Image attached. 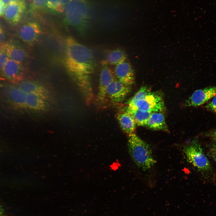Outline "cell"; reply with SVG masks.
<instances>
[{
  "label": "cell",
  "mask_w": 216,
  "mask_h": 216,
  "mask_svg": "<svg viewBox=\"0 0 216 216\" xmlns=\"http://www.w3.org/2000/svg\"><path fill=\"white\" fill-rule=\"evenodd\" d=\"M114 72L116 79L122 83L131 86L134 83V70L127 59L116 65Z\"/></svg>",
  "instance_id": "obj_11"
},
{
  "label": "cell",
  "mask_w": 216,
  "mask_h": 216,
  "mask_svg": "<svg viewBox=\"0 0 216 216\" xmlns=\"http://www.w3.org/2000/svg\"><path fill=\"white\" fill-rule=\"evenodd\" d=\"M0 216H7L5 213L4 209L0 205Z\"/></svg>",
  "instance_id": "obj_29"
},
{
  "label": "cell",
  "mask_w": 216,
  "mask_h": 216,
  "mask_svg": "<svg viewBox=\"0 0 216 216\" xmlns=\"http://www.w3.org/2000/svg\"><path fill=\"white\" fill-rule=\"evenodd\" d=\"M100 72L97 99L103 102L106 97V90L109 85L116 80L114 71L107 65H102Z\"/></svg>",
  "instance_id": "obj_7"
},
{
  "label": "cell",
  "mask_w": 216,
  "mask_h": 216,
  "mask_svg": "<svg viewBox=\"0 0 216 216\" xmlns=\"http://www.w3.org/2000/svg\"><path fill=\"white\" fill-rule=\"evenodd\" d=\"M6 7L10 3V0H2Z\"/></svg>",
  "instance_id": "obj_30"
},
{
  "label": "cell",
  "mask_w": 216,
  "mask_h": 216,
  "mask_svg": "<svg viewBox=\"0 0 216 216\" xmlns=\"http://www.w3.org/2000/svg\"><path fill=\"white\" fill-rule=\"evenodd\" d=\"M184 152L188 162L199 170L206 171L210 169L209 161L199 143L194 142L185 146Z\"/></svg>",
  "instance_id": "obj_4"
},
{
  "label": "cell",
  "mask_w": 216,
  "mask_h": 216,
  "mask_svg": "<svg viewBox=\"0 0 216 216\" xmlns=\"http://www.w3.org/2000/svg\"><path fill=\"white\" fill-rule=\"evenodd\" d=\"M130 87L116 80L111 83L108 86L106 90V96L113 102L121 103L130 93Z\"/></svg>",
  "instance_id": "obj_10"
},
{
  "label": "cell",
  "mask_w": 216,
  "mask_h": 216,
  "mask_svg": "<svg viewBox=\"0 0 216 216\" xmlns=\"http://www.w3.org/2000/svg\"><path fill=\"white\" fill-rule=\"evenodd\" d=\"M25 9V2H10L6 7L4 14V18L9 23L16 24L20 20Z\"/></svg>",
  "instance_id": "obj_12"
},
{
  "label": "cell",
  "mask_w": 216,
  "mask_h": 216,
  "mask_svg": "<svg viewBox=\"0 0 216 216\" xmlns=\"http://www.w3.org/2000/svg\"><path fill=\"white\" fill-rule=\"evenodd\" d=\"M65 43L63 62L65 68L84 88L86 95H92L90 76L95 66L92 51L71 36L67 37Z\"/></svg>",
  "instance_id": "obj_1"
},
{
  "label": "cell",
  "mask_w": 216,
  "mask_h": 216,
  "mask_svg": "<svg viewBox=\"0 0 216 216\" xmlns=\"http://www.w3.org/2000/svg\"><path fill=\"white\" fill-rule=\"evenodd\" d=\"M128 136V148L133 161L138 167L144 171L150 169L156 161L150 145L135 133Z\"/></svg>",
  "instance_id": "obj_3"
},
{
  "label": "cell",
  "mask_w": 216,
  "mask_h": 216,
  "mask_svg": "<svg viewBox=\"0 0 216 216\" xmlns=\"http://www.w3.org/2000/svg\"><path fill=\"white\" fill-rule=\"evenodd\" d=\"M2 73L4 77L14 82L22 81L25 74L22 63L9 58L5 64Z\"/></svg>",
  "instance_id": "obj_9"
},
{
  "label": "cell",
  "mask_w": 216,
  "mask_h": 216,
  "mask_svg": "<svg viewBox=\"0 0 216 216\" xmlns=\"http://www.w3.org/2000/svg\"><path fill=\"white\" fill-rule=\"evenodd\" d=\"M216 96V86H210L195 91L188 99L185 105L197 106L204 104Z\"/></svg>",
  "instance_id": "obj_8"
},
{
  "label": "cell",
  "mask_w": 216,
  "mask_h": 216,
  "mask_svg": "<svg viewBox=\"0 0 216 216\" xmlns=\"http://www.w3.org/2000/svg\"><path fill=\"white\" fill-rule=\"evenodd\" d=\"M127 56L122 49L117 48L109 51L101 62L102 65H117L127 59Z\"/></svg>",
  "instance_id": "obj_18"
},
{
  "label": "cell",
  "mask_w": 216,
  "mask_h": 216,
  "mask_svg": "<svg viewBox=\"0 0 216 216\" xmlns=\"http://www.w3.org/2000/svg\"><path fill=\"white\" fill-rule=\"evenodd\" d=\"M206 134L216 143V129L209 131Z\"/></svg>",
  "instance_id": "obj_25"
},
{
  "label": "cell",
  "mask_w": 216,
  "mask_h": 216,
  "mask_svg": "<svg viewBox=\"0 0 216 216\" xmlns=\"http://www.w3.org/2000/svg\"><path fill=\"white\" fill-rule=\"evenodd\" d=\"M46 100L43 97L37 94H27L26 108L34 110H45L48 107V104Z\"/></svg>",
  "instance_id": "obj_19"
},
{
  "label": "cell",
  "mask_w": 216,
  "mask_h": 216,
  "mask_svg": "<svg viewBox=\"0 0 216 216\" xmlns=\"http://www.w3.org/2000/svg\"><path fill=\"white\" fill-rule=\"evenodd\" d=\"M146 126L154 130L169 132L164 116L160 112H152Z\"/></svg>",
  "instance_id": "obj_17"
},
{
  "label": "cell",
  "mask_w": 216,
  "mask_h": 216,
  "mask_svg": "<svg viewBox=\"0 0 216 216\" xmlns=\"http://www.w3.org/2000/svg\"><path fill=\"white\" fill-rule=\"evenodd\" d=\"M47 1V0H32L30 4V10L37 11L45 8Z\"/></svg>",
  "instance_id": "obj_22"
},
{
  "label": "cell",
  "mask_w": 216,
  "mask_h": 216,
  "mask_svg": "<svg viewBox=\"0 0 216 216\" xmlns=\"http://www.w3.org/2000/svg\"><path fill=\"white\" fill-rule=\"evenodd\" d=\"M125 110L132 116L136 124L140 126H146L152 113L138 109H132L128 107Z\"/></svg>",
  "instance_id": "obj_20"
},
{
  "label": "cell",
  "mask_w": 216,
  "mask_h": 216,
  "mask_svg": "<svg viewBox=\"0 0 216 216\" xmlns=\"http://www.w3.org/2000/svg\"><path fill=\"white\" fill-rule=\"evenodd\" d=\"M211 100L205 107L207 109L216 113V96Z\"/></svg>",
  "instance_id": "obj_24"
},
{
  "label": "cell",
  "mask_w": 216,
  "mask_h": 216,
  "mask_svg": "<svg viewBox=\"0 0 216 216\" xmlns=\"http://www.w3.org/2000/svg\"><path fill=\"white\" fill-rule=\"evenodd\" d=\"M212 153L214 160L216 162V143H215L212 148Z\"/></svg>",
  "instance_id": "obj_27"
},
{
  "label": "cell",
  "mask_w": 216,
  "mask_h": 216,
  "mask_svg": "<svg viewBox=\"0 0 216 216\" xmlns=\"http://www.w3.org/2000/svg\"><path fill=\"white\" fill-rule=\"evenodd\" d=\"M41 32L40 26L34 22L27 23L22 25L18 31L20 38L30 46L33 45L38 40Z\"/></svg>",
  "instance_id": "obj_6"
},
{
  "label": "cell",
  "mask_w": 216,
  "mask_h": 216,
  "mask_svg": "<svg viewBox=\"0 0 216 216\" xmlns=\"http://www.w3.org/2000/svg\"><path fill=\"white\" fill-rule=\"evenodd\" d=\"M27 95L17 86H11L8 91V96L10 102L13 105L19 108H27Z\"/></svg>",
  "instance_id": "obj_16"
},
{
  "label": "cell",
  "mask_w": 216,
  "mask_h": 216,
  "mask_svg": "<svg viewBox=\"0 0 216 216\" xmlns=\"http://www.w3.org/2000/svg\"><path fill=\"white\" fill-rule=\"evenodd\" d=\"M17 87L27 94H37L46 99L49 96L48 90L41 85L35 81L22 80L19 83Z\"/></svg>",
  "instance_id": "obj_13"
},
{
  "label": "cell",
  "mask_w": 216,
  "mask_h": 216,
  "mask_svg": "<svg viewBox=\"0 0 216 216\" xmlns=\"http://www.w3.org/2000/svg\"><path fill=\"white\" fill-rule=\"evenodd\" d=\"M2 45H1L0 44V49L1 48Z\"/></svg>",
  "instance_id": "obj_32"
},
{
  "label": "cell",
  "mask_w": 216,
  "mask_h": 216,
  "mask_svg": "<svg viewBox=\"0 0 216 216\" xmlns=\"http://www.w3.org/2000/svg\"><path fill=\"white\" fill-rule=\"evenodd\" d=\"M6 7L2 0H0V16L3 15L4 14Z\"/></svg>",
  "instance_id": "obj_26"
},
{
  "label": "cell",
  "mask_w": 216,
  "mask_h": 216,
  "mask_svg": "<svg viewBox=\"0 0 216 216\" xmlns=\"http://www.w3.org/2000/svg\"><path fill=\"white\" fill-rule=\"evenodd\" d=\"M90 10L87 0H70L64 12L65 24L84 33L88 27Z\"/></svg>",
  "instance_id": "obj_2"
},
{
  "label": "cell",
  "mask_w": 216,
  "mask_h": 216,
  "mask_svg": "<svg viewBox=\"0 0 216 216\" xmlns=\"http://www.w3.org/2000/svg\"><path fill=\"white\" fill-rule=\"evenodd\" d=\"M128 107L150 112L163 111L165 105L163 95L160 92H152L137 101L133 106Z\"/></svg>",
  "instance_id": "obj_5"
},
{
  "label": "cell",
  "mask_w": 216,
  "mask_h": 216,
  "mask_svg": "<svg viewBox=\"0 0 216 216\" xmlns=\"http://www.w3.org/2000/svg\"><path fill=\"white\" fill-rule=\"evenodd\" d=\"M10 2H20L25 1V0H10Z\"/></svg>",
  "instance_id": "obj_31"
},
{
  "label": "cell",
  "mask_w": 216,
  "mask_h": 216,
  "mask_svg": "<svg viewBox=\"0 0 216 216\" xmlns=\"http://www.w3.org/2000/svg\"><path fill=\"white\" fill-rule=\"evenodd\" d=\"M8 58L4 44L2 45L0 49V73H2L4 65Z\"/></svg>",
  "instance_id": "obj_23"
},
{
  "label": "cell",
  "mask_w": 216,
  "mask_h": 216,
  "mask_svg": "<svg viewBox=\"0 0 216 216\" xmlns=\"http://www.w3.org/2000/svg\"><path fill=\"white\" fill-rule=\"evenodd\" d=\"M70 0H47L45 7L49 12L54 14L63 13Z\"/></svg>",
  "instance_id": "obj_21"
},
{
  "label": "cell",
  "mask_w": 216,
  "mask_h": 216,
  "mask_svg": "<svg viewBox=\"0 0 216 216\" xmlns=\"http://www.w3.org/2000/svg\"><path fill=\"white\" fill-rule=\"evenodd\" d=\"M116 118L124 133L128 136L134 133L136 123L132 116L125 110L118 112Z\"/></svg>",
  "instance_id": "obj_15"
},
{
  "label": "cell",
  "mask_w": 216,
  "mask_h": 216,
  "mask_svg": "<svg viewBox=\"0 0 216 216\" xmlns=\"http://www.w3.org/2000/svg\"><path fill=\"white\" fill-rule=\"evenodd\" d=\"M4 44L9 59L22 63L27 58L26 50L16 43L12 41Z\"/></svg>",
  "instance_id": "obj_14"
},
{
  "label": "cell",
  "mask_w": 216,
  "mask_h": 216,
  "mask_svg": "<svg viewBox=\"0 0 216 216\" xmlns=\"http://www.w3.org/2000/svg\"><path fill=\"white\" fill-rule=\"evenodd\" d=\"M4 32L2 28L0 26V42L2 41L4 38Z\"/></svg>",
  "instance_id": "obj_28"
}]
</instances>
